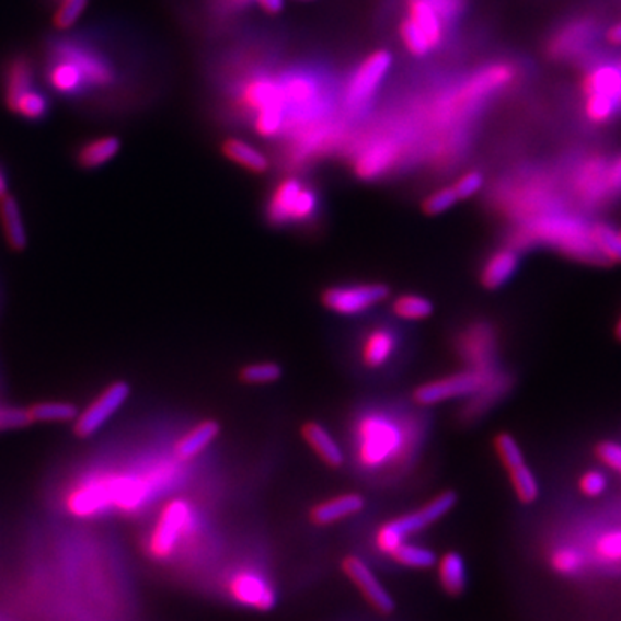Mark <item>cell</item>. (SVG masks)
Here are the masks:
<instances>
[{
	"label": "cell",
	"mask_w": 621,
	"mask_h": 621,
	"mask_svg": "<svg viewBox=\"0 0 621 621\" xmlns=\"http://www.w3.org/2000/svg\"><path fill=\"white\" fill-rule=\"evenodd\" d=\"M38 74L50 95L83 111L111 113L130 85V66L110 26L57 32L44 44Z\"/></svg>",
	"instance_id": "6da1fadb"
},
{
	"label": "cell",
	"mask_w": 621,
	"mask_h": 621,
	"mask_svg": "<svg viewBox=\"0 0 621 621\" xmlns=\"http://www.w3.org/2000/svg\"><path fill=\"white\" fill-rule=\"evenodd\" d=\"M394 65V56L390 50L378 49L359 62L358 68L347 78L342 104L349 116L358 118L359 114L370 107L371 101L378 94L383 80Z\"/></svg>",
	"instance_id": "7a4b0ae2"
},
{
	"label": "cell",
	"mask_w": 621,
	"mask_h": 621,
	"mask_svg": "<svg viewBox=\"0 0 621 621\" xmlns=\"http://www.w3.org/2000/svg\"><path fill=\"white\" fill-rule=\"evenodd\" d=\"M532 237L552 248L561 249L568 256L585 261H602L590 239V227L577 218L549 215L532 225Z\"/></svg>",
	"instance_id": "3957f363"
},
{
	"label": "cell",
	"mask_w": 621,
	"mask_h": 621,
	"mask_svg": "<svg viewBox=\"0 0 621 621\" xmlns=\"http://www.w3.org/2000/svg\"><path fill=\"white\" fill-rule=\"evenodd\" d=\"M458 503L456 492L447 491L439 494V496L432 499L430 503L425 504L418 511L410 513V515L399 516L395 520L389 521L383 525L377 532V548L383 554H390L395 548L406 542L411 533L419 532L428 525L439 521L440 518L447 515L455 508Z\"/></svg>",
	"instance_id": "277c9868"
},
{
	"label": "cell",
	"mask_w": 621,
	"mask_h": 621,
	"mask_svg": "<svg viewBox=\"0 0 621 621\" xmlns=\"http://www.w3.org/2000/svg\"><path fill=\"white\" fill-rule=\"evenodd\" d=\"M318 209V195L301 180L285 179L276 185L268 203V220L275 225L301 223Z\"/></svg>",
	"instance_id": "5b68a950"
},
{
	"label": "cell",
	"mask_w": 621,
	"mask_h": 621,
	"mask_svg": "<svg viewBox=\"0 0 621 621\" xmlns=\"http://www.w3.org/2000/svg\"><path fill=\"white\" fill-rule=\"evenodd\" d=\"M192 520V509L187 501L173 499L164 506L149 537V554L154 560H166L179 545L183 533L187 532Z\"/></svg>",
	"instance_id": "8992f818"
},
{
	"label": "cell",
	"mask_w": 621,
	"mask_h": 621,
	"mask_svg": "<svg viewBox=\"0 0 621 621\" xmlns=\"http://www.w3.org/2000/svg\"><path fill=\"white\" fill-rule=\"evenodd\" d=\"M66 509L77 518H95L114 509L110 471L78 482L66 496Z\"/></svg>",
	"instance_id": "52a82bcc"
},
{
	"label": "cell",
	"mask_w": 621,
	"mask_h": 621,
	"mask_svg": "<svg viewBox=\"0 0 621 621\" xmlns=\"http://www.w3.org/2000/svg\"><path fill=\"white\" fill-rule=\"evenodd\" d=\"M488 378H491V373L487 370H480V368L479 370L463 371V373L423 383L414 390L413 398L422 406H434V404L451 401V399L479 394L480 390L487 386Z\"/></svg>",
	"instance_id": "ba28073f"
},
{
	"label": "cell",
	"mask_w": 621,
	"mask_h": 621,
	"mask_svg": "<svg viewBox=\"0 0 621 621\" xmlns=\"http://www.w3.org/2000/svg\"><path fill=\"white\" fill-rule=\"evenodd\" d=\"M130 398V386L126 382H114L102 390L101 394L90 402L89 406L78 413L73 422L74 434L80 439H89L97 434L114 414L118 413Z\"/></svg>",
	"instance_id": "9c48e42d"
},
{
	"label": "cell",
	"mask_w": 621,
	"mask_h": 621,
	"mask_svg": "<svg viewBox=\"0 0 621 621\" xmlns=\"http://www.w3.org/2000/svg\"><path fill=\"white\" fill-rule=\"evenodd\" d=\"M390 296V287L386 284L345 285L332 287L321 296V302L332 313L341 317H354L375 308Z\"/></svg>",
	"instance_id": "30bf717a"
},
{
	"label": "cell",
	"mask_w": 621,
	"mask_h": 621,
	"mask_svg": "<svg viewBox=\"0 0 621 621\" xmlns=\"http://www.w3.org/2000/svg\"><path fill=\"white\" fill-rule=\"evenodd\" d=\"M597 23L590 18H577L552 33L548 42L549 56L554 59H577L580 56H589L594 42L599 35Z\"/></svg>",
	"instance_id": "8fae6325"
},
{
	"label": "cell",
	"mask_w": 621,
	"mask_h": 621,
	"mask_svg": "<svg viewBox=\"0 0 621 621\" xmlns=\"http://www.w3.org/2000/svg\"><path fill=\"white\" fill-rule=\"evenodd\" d=\"M38 65L26 53H14L0 65V97L4 106H11L20 95L41 85Z\"/></svg>",
	"instance_id": "7c38bea8"
},
{
	"label": "cell",
	"mask_w": 621,
	"mask_h": 621,
	"mask_svg": "<svg viewBox=\"0 0 621 621\" xmlns=\"http://www.w3.org/2000/svg\"><path fill=\"white\" fill-rule=\"evenodd\" d=\"M237 102L242 110L254 114L266 107H284L281 101L280 77L269 73H254L245 78L237 90ZM287 111V110H285Z\"/></svg>",
	"instance_id": "4fadbf2b"
},
{
	"label": "cell",
	"mask_w": 621,
	"mask_h": 621,
	"mask_svg": "<svg viewBox=\"0 0 621 621\" xmlns=\"http://www.w3.org/2000/svg\"><path fill=\"white\" fill-rule=\"evenodd\" d=\"M342 568H344L345 575L353 580V584L361 590L366 601L370 602L377 611L383 614L394 611V599L387 593L386 587L380 584L377 575L371 572L370 566L366 565L361 557H345L342 561Z\"/></svg>",
	"instance_id": "5bb4252c"
},
{
	"label": "cell",
	"mask_w": 621,
	"mask_h": 621,
	"mask_svg": "<svg viewBox=\"0 0 621 621\" xmlns=\"http://www.w3.org/2000/svg\"><path fill=\"white\" fill-rule=\"evenodd\" d=\"M230 596L239 605L257 611H269L276 605V594L266 578L254 572H239L228 584Z\"/></svg>",
	"instance_id": "9a60e30c"
},
{
	"label": "cell",
	"mask_w": 621,
	"mask_h": 621,
	"mask_svg": "<svg viewBox=\"0 0 621 621\" xmlns=\"http://www.w3.org/2000/svg\"><path fill=\"white\" fill-rule=\"evenodd\" d=\"M608 168L609 161L602 156H594L578 164L573 176V185L582 200L596 204L608 199L611 195L608 188Z\"/></svg>",
	"instance_id": "2e32d148"
},
{
	"label": "cell",
	"mask_w": 621,
	"mask_h": 621,
	"mask_svg": "<svg viewBox=\"0 0 621 621\" xmlns=\"http://www.w3.org/2000/svg\"><path fill=\"white\" fill-rule=\"evenodd\" d=\"M122 151V140L114 135L90 138L74 149V163L82 170H99L106 166Z\"/></svg>",
	"instance_id": "e0dca14e"
},
{
	"label": "cell",
	"mask_w": 621,
	"mask_h": 621,
	"mask_svg": "<svg viewBox=\"0 0 621 621\" xmlns=\"http://www.w3.org/2000/svg\"><path fill=\"white\" fill-rule=\"evenodd\" d=\"M520 266V256L513 249H501L488 257L483 266L480 281L488 290H496L508 284L516 269Z\"/></svg>",
	"instance_id": "ac0fdd59"
},
{
	"label": "cell",
	"mask_w": 621,
	"mask_h": 621,
	"mask_svg": "<svg viewBox=\"0 0 621 621\" xmlns=\"http://www.w3.org/2000/svg\"><path fill=\"white\" fill-rule=\"evenodd\" d=\"M406 16L411 18L425 33L432 50L442 47L444 42H446L447 26L427 0H407Z\"/></svg>",
	"instance_id": "d6986e66"
},
{
	"label": "cell",
	"mask_w": 621,
	"mask_h": 621,
	"mask_svg": "<svg viewBox=\"0 0 621 621\" xmlns=\"http://www.w3.org/2000/svg\"><path fill=\"white\" fill-rule=\"evenodd\" d=\"M395 158H398V146L394 142L382 140V142L371 143L356 161V173L363 180L377 179L392 166Z\"/></svg>",
	"instance_id": "ffe728a7"
},
{
	"label": "cell",
	"mask_w": 621,
	"mask_h": 621,
	"mask_svg": "<svg viewBox=\"0 0 621 621\" xmlns=\"http://www.w3.org/2000/svg\"><path fill=\"white\" fill-rule=\"evenodd\" d=\"M5 110L14 114L16 118L23 119V122L41 123L49 118L50 111H53V99H50L49 90L45 89V87L42 89L38 85L20 95Z\"/></svg>",
	"instance_id": "44dd1931"
},
{
	"label": "cell",
	"mask_w": 621,
	"mask_h": 621,
	"mask_svg": "<svg viewBox=\"0 0 621 621\" xmlns=\"http://www.w3.org/2000/svg\"><path fill=\"white\" fill-rule=\"evenodd\" d=\"M363 508H365V497L361 494H344L314 506L311 509V521L314 525H332L344 520L347 516L358 515Z\"/></svg>",
	"instance_id": "7402d4cb"
},
{
	"label": "cell",
	"mask_w": 621,
	"mask_h": 621,
	"mask_svg": "<svg viewBox=\"0 0 621 621\" xmlns=\"http://www.w3.org/2000/svg\"><path fill=\"white\" fill-rule=\"evenodd\" d=\"M0 225H2V232H4L9 248L13 251H23L28 244V237H26L20 204L13 195H5L4 199H0Z\"/></svg>",
	"instance_id": "603a6c76"
},
{
	"label": "cell",
	"mask_w": 621,
	"mask_h": 621,
	"mask_svg": "<svg viewBox=\"0 0 621 621\" xmlns=\"http://www.w3.org/2000/svg\"><path fill=\"white\" fill-rule=\"evenodd\" d=\"M302 437H304L309 447L320 456L321 461L329 464L330 468H341L344 464V452H342L341 446L335 442L332 435L320 423H306L302 427Z\"/></svg>",
	"instance_id": "cb8c5ba5"
},
{
	"label": "cell",
	"mask_w": 621,
	"mask_h": 621,
	"mask_svg": "<svg viewBox=\"0 0 621 621\" xmlns=\"http://www.w3.org/2000/svg\"><path fill=\"white\" fill-rule=\"evenodd\" d=\"M221 152L232 163L239 164V166L251 171V173H256V175H263V173L269 170L268 158L257 147L244 142L240 138H227L221 143Z\"/></svg>",
	"instance_id": "d4e9b609"
},
{
	"label": "cell",
	"mask_w": 621,
	"mask_h": 621,
	"mask_svg": "<svg viewBox=\"0 0 621 621\" xmlns=\"http://www.w3.org/2000/svg\"><path fill=\"white\" fill-rule=\"evenodd\" d=\"M220 423L215 422V419H206V422L199 423L197 427L192 428L176 442V458L183 459V461L195 458L220 435Z\"/></svg>",
	"instance_id": "484cf974"
},
{
	"label": "cell",
	"mask_w": 621,
	"mask_h": 621,
	"mask_svg": "<svg viewBox=\"0 0 621 621\" xmlns=\"http://www.w3.org/2000/svg\"><path fill=\"white\" fill-rule=\"evenodd\" d=\"M549 566L560 577L575 578L589 566V556L577 545H560L549 554Z\"/></svg>",
	"instance_id": "4316f807"
},
{
	"label": "cell",
	"mask_w": 621,
	"mask_h": 621,
	"mask_svg": "<svg viewBox=\"0 0 621 621\" xmlns=\"http://www.w3.org/2000/svg\"><path fill=\"white\" fill-rule=\"evenodd\" d=\"M366 428L368 430H365V444H363L365 461L380 463L395 446V434L382 422H371Z\"/></svg>",
	"instance_id": "83f0119b"
},
{
	"label": "cell",
	"mask_w": 621,
	"mask_h": 621,
	"mask_svg": "<svg viewBox=\"0 0 621 621\" xmlns=\"http://www.w3.org/2000/svg\"><path fill=\"white\" fill-rule=\"evenodd\" d=\"M439 578L444 590L451 596H459L467 589V566L458 552L444 554L439 561Z\"/></svg>",
	"instance_id": "f1b7e54d"
},
{
	"label": "cell",
	"mask_w": 621,
	"mask_h": 621,
	"mask_svg": "<svg viewBox=\"0 0 621 621\" xmlns=\"http://www.w3.org/2000/svg\"><path fill=\"white\" fill-rule=\"evenodd\" d=\"M590 239L602 261L621 263V232L606 223H594L590 227Z\"/></svg>",
	"instance_id": "f546056e"
},
{
	"label": "cell",
	"mask_w": 621,
	"mask_h": 621,
	"mask_svg": "<svg viewBox=\"0 0 621 621\" xmlns=\"http://www.w3.org/2000/svg\"><path fill=\"white\" fill-rule=\"evenodd\" d=\"M395 338L387 330H377L366 338L365 349H363V361L370 368H380L389 361L394 353Z\"/></svg>",
	"instance_id": "4dcf8cb0"
},
{
	"label": "cell",
	"mask_w": 621,
	"mask_h": 621,
	"mask_svg": "<svg viewBox=\"0 0 621 621\" xmlns=\"http://www.w3.org/2000/svg\"><path fill=\"white\" fill-rule=\"evenodd\" d=\"M78 413L74 404L65 401L38 402L35 406L28 407L30 419L32 423H68L74 422Z\"/></svg>",
	"instance_id": "1f68e13d"
},
{
	"label": "cell",
	"mask_w": 621,
	"mask_h": 621,
	"mask_svg": "<svg viewBox=\"0 0 621 621\" xmlns=\"http://www.w3.org/2000/svg\"><path fill=\"white\" fill-rule=\"evenodd\" d=\"M585 116L594 125H608L621 113V99L608 95H585Z\"/></svg>",
	"instance_id": "d6a6232c"
},
{
	"label": "cell",
	"mask_w": 621,
	"mask_h": 621,
	"mask_svg": "<svg viewBox=\"0 0 621 621\" xmlns=\"http://www.w3.org/2000/svg\"><path fill=\"white\" fill-rule=\"evenodd\" d=\"M389 556L399 565L407 566V568L425 570L437 565V556L432 549L406 544V542H402L399 548L390 552Z\"/></svg>",
	"instance_id": "836d02e7"
},
{
	"label": "cell",
	"mask_w": 621,
	"mask_h": 621,
	"mask_svg": "<svg viewBox=\"0 0 621 621\" xmlns=\"http://www.w3.org/2000/svg\"><path fill=\"white\" fill-rule=\"evenodd\" d=\"M509 479H511L513 488H515L516 497L521 504H533L539 499L540 487L537 482L533 471L528 468V464L515 468L508 471Z\"/></svg>",
	"instance_id": "e575fe53"
},
{
	"label": "cell",
	"mask_w": 621,
	"mask_h": 621,
	"mask_svg": "<svg viewBox=\"0 0 621 621\" xmlns=\"http://www.w3.org/2000/svg\"><path fill=\"white\" fill-rule=\"evenodd\" d=\"M392 311L402 320H427L434 314V302L422 296H402L395 299Z\"/></svg>",
	"instance_id": "d590c367"
},
{
	"label": "cell",
	"mask_w": 621,
	"mask_h": 621,
	"mask_svg": "<svg viewBox=\"0 0 621 621\" xmlns=\"http://www.w3.org/2000/svg\"><path fill=\"white\" fill-rule=\"evenodd\" d=\"M594 556L608 566H621V528L597 537L593 544Z\"/></svg>",
	"instance_id": "8d00e7d4"
},
{
	"label": "cell",
	"mask_w": 621,
	"mask_h": 621,
	"mask_svg": "<svg viewBox=\"0 0 621 621\" xmlns=\"http://www.w3.org/2000/svg\"><path fill=\"white\" fill-rule=\"evenodd\" d=\"M89 0H61L59 4L54 5L53 28L56 32H68L74 28L78 20L87 11Z\"/></svg>",
	"instance_id": "74e56055"
},
{
	"label": "cell",
	"mask_w": 621,
	"mask_h": 621,
	"mask_svg": "<svg viewBox=\"0 0 621 621\" xmlns=\"http://www.w3.org/2000/svg\"><path fill=\"white\" fill-rule=\"evenodd\" d=\"M399 35H401L402 45L406 47L407 53L414 57H427L434 53L430 44H428L425 33L414 23L411 18H404L399 26Z\"/></svg>",
	"instance_id": "f35d334b"
},
{
	"label": "cell",
	"mask_w": 621,
	"mask_h": 621,
	"mask_svg": "<svg viewBox=\"0 0 621 621\" xmlns=\"http://www.w3.org/2000/svg\"><path fill=\"white\" fill-rule=\"evenodd\" d=\"M284 370L276 363H256V365H248L240 370V380L251 386H264V383H273L280 380Z\"/></svg>",
	"instance_id": "ab89813d"
},
{
	"label": "cell",
	"mask_w": 621,
	"mask_h": 621,
	"mask_svg": "<svg viewBox=\"0 0 621 621\" xmlns=\"http://www.w3.org/2000/svg\"><path fill=\"white\" fill-rule=\"evenodd\" d=\"M494 447H496L497 456H499L501 463L504 464L506 470L511 471L525 464L524 452H521L520 446L513 435L506 434V432L497 435L494 439Z\"/></svg>",
	"instance_id": "60d3db41"
},
{
	"label": "cell",
	"mask_w": 621,
	"mask_h": 621,
	"mask_svg": "<svg viewBox=\"0 0 621 621\" xmlns=\"http://www.w3.org/2000/svg\"><path fill=\"white\" fill-rule=\"evenodd\" d=\"M458 203L459 199L455 188L444 187L428 195L427 199L423 200L422 209L427 216H439L442 212L449 211Z\"/></svg>",
	"instance_id": "b9f144b4"
},
{
	"label": "cell",
	"mask_w": 621,
	"mask_h": 621,
	"mask_svg": "<svg viewBox=\"0 0 621 621\" xmlns=\"http://www.w3.org/2000/svg\"><path fill=\"white\" fill-rule=\"evenodd\" d=\"M427 2L434 8L435 13L439 14L447 28H451L456 21L467 13L468 0H427Z\"/></svg>",
	"instance_id": "7bdbcfd3"
},
{
	"label": "cell",
	"mask_w": 621,
	"mask_h": 621,
	"mask_svg": "<svg viewBox=\"0 0 621 621\" xmlns=\"http://www.w3.org/2000/svg\"><path fill=\"white\" fill-rule=\"evenodd\" d=\"M28 425H32L28 410L0 404V432L18 430V428H25Z\"/></svg>",
	"instance_id": "ee69618b"
},
{
	"label": "cell",
	"mask_w": 621,
	"mask_h": 621,
	"mask_svg": "<svg viewBox=\"0 0 621 621\" xmlns=\"http://www.w3.org/2000/svg\"><path fill=\"white\" fill-rule=\"evenodd\" d=\"M451 187L455 188L459 200L470 199V197L482 191L483 175L480 171H468L463 176H459Z\"/></svg>",
	"instance_id": "f6af8a7d"
},
{
	"label": "cell",
	"mask_w": 621,
	"mask_h": 621,
	"mask_svg": "<svg viewBox=\"0 0 621 621\" xmlns=\"http://www.w3.org/2000/svg\"><path fill=\"white\" fill-rule=\"evenodd\" d=\"M608 488V476L599 470H590L580 479V491L587 497H599Z\"/></svg>",
	"instance_id": "bcb514c9"
},
{
	"label": "cell",
	"mask_w": 621,
	"mask_h": 621,
	"mask_svg": "<svg viewBox=\"0 0 621 621\" xmlns=\"http://www.w3.org/2000/svg\"><path fill=\"white\" fill-rule=\"evenodd\" d=\"M597 458L601 459L602 464L611 468V470L621 473V444L613 440H606L596 447Z\"/></svg>",
	"instance_id": "7dc6e473"
},
{
	"label": "cell",
	"mask_w": 621,
	"mask_h": 621,
	"mask_svg": "<svg viewBox=\"0 0 621 621\" xmlns=\"http://www.w3.org/2000/svg\"><path fill=\"white\" fill-rule=\"evenodd\" d=\"M608 188L611 195L621 194V156L609 161Z\"/></svg>",
	"instance_id": "c3c4849f"
},
{
	"label": "cell",
	"mask_w": 621,
	"mask_h": 621,
	"mask_svg": "<svg viewBox=\"0 0 621 621\" xmlns=\"http://www.w3.org/2000/svg\"><path fill=\"white\" fill-rule=\"evenodd\" d=\"M254 5H257L263 13L275 16L284 11L285 0H254Z\"/></svg>",
	"instance_id": "681fc988"
},
{
	"label": "cell",
	"mask_w": 621,
	"mask_h": 621,
	"mask_svg": "<svg viewBox=\"0 0 621 621\" xmlns=\"http://www.w3.org/2000/svg\"><path fill=\"white\" fill-rule=\"evenodd\" d=\"M216 2L230 13H240V11H245L249 5H254V0H216Z\"/></svg>",
	"instance_id": "f907efd6"
},
{
	"label": "cell",
	"mask_w": 621,
	"mask_h": 621,
	"mask_svg": "<svg viewBox=\"0 0 621 621\" xmlns=\"http://www.w3.org/2000/svg\"><path fill=\"white\" fill-rule=\"evenodd\" d=\"M606 38H608L609 44L621 45V21L608 30Z\"/></svg>",
	"instance_id": "816d5d0a"
},
{
	"label": "cell",
	"mask_w": 621,
	"mask_h": 621,
	"mask_svg": "<svg viewBox=\"0 0 621 621\" xmlns=\"http://www.w3.org/2000/svg\"><path fill=\"white\" fill-rule=\"evenodd\" d=\"M5 195H9L8 173L4 168L0 166V199H4Z\"/></svg>",
	"instance_id": "f5cc1de1"
},
{
	"label": "cell",
	"mask_w": 621,
	"mask_h": 621,
	"mask_svg": "<svg viewBox=\"0 0 621 621\" xmlns=\"http://www.w3.org/2000/svg\"><path fill=\"white\" fill-rule=\"evenodd\" d=\"M614 335H617L618 341L621 342V318L618 320L617 326H614Z\"/></svg>",
	"instance_id": "db71d44e"
},
{
	"label": "cell",
	"mask_w": 621,
	"mask_h": 621,
	"mask_svg": "<svg viewBox=\"0 0 621 621\" xmlns=\"http://www.w3.org/2000/svg\"><path fill=\"white\" fill-rule=\"evenodd\" d=\"M47 2H49V4L56 5V4H59V2H61V0H47Z\"/></svg>",
	"instance_id": "11a10c76"
},
{
	"label": "cell",
	"mask_w": 621,
	"mask_h": 621,
	"mask_svg": "<svg viewBox=\"0 0 621 621\" xmlns=\"http://www.w3.org/2000/svg\"><path fill=\"white\" fill-rule=\"evenodd\" d=\"M618 65H620V68H621V61H620V62H618Z\"/></svg>",
	"instance_id": "9f6ffc18"
},
{
	"label": "cell",
	"mask_w": 621,
	"mask_h": 621,
	"mask_svg": "<svg viewBox=\"0 0 621 621\" xmlns=\"http://www.w3.org/2000/svg\"><path fill=\"white\" fill-rule=\"evenodd\" d=\"M620 232H621V230H620Z\"/></svg>",
	"instance_id": "6f0895ef"
}]
</instances>
